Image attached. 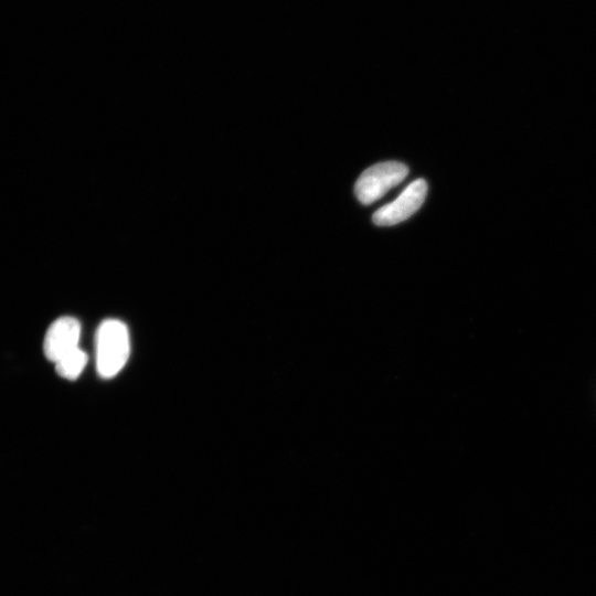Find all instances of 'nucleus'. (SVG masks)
Listing matches in <instances>:
<instances>
[{"instance_id":"obj_1","label":"nucleus","mask_w":596,"mask_h":596,"mask_svg":"<svg viewBox=\"0 0 596 596\" xmlns=\"http://www.w3.org/2000/svg\"><path fill=\"white\" fill-rule=\"evenodd\" d=\"M130 340L127 326L118 319L104 320L96 332V369L103 379L117 375L128 361Z\"/></svg>"},{"instance_id":"obj_2","label":"nucleus","mask_w":596,"mask_h":596,"mask_svg":"<svg viewBox=\"0 0 596 596\" xmlns=\"http://www.w3.org/2000/svg\"><path fill=\"white\" fill-rule=\"evenodd\" d=\"M408 174V168L398 161L376 163L359 177L354 193L362 204H371L383 196L391 188L401 183Z\"/></svg>"},{"instance_id":"obj_3","label":"nucleus","mask_w":596,"mask_h":596,"mask_svg":"<svg viewBox=\"0 0 596 596\" xmlns=\"http://www.w3.org/2000/svg\"><path fill=\"white\" fill-rule=\"evenodd\" d=\"M426 193V181L424 179L415 180L396 200L380 207L373 214V222L379 226H391L405 221L422 206Z\"/></svg>"},{"instance_id":"obj_4","label":"nucleus","mask_w":596,"mask_h":596,"mask_svg":"<svg viewBox=\"0 0 596 596\" xmlns=\"http://www.w3.org/2000/svg\"><path fill=\"white\" fill-rule=\"evenodd\" d=\"M81 323L74 317H61L46 330L43 352L47 360L56 362L66 353L78 348Z\"/></svg>"},{"instance_id":"obj_5","label":"nucleus","mask_w":596,"mask_h":596,"mask_svg":"<svg viewBox=\"0 0 596 596\" xmlns=\"http://www.w3.org/2000/svg\"><path fill=\"white\" fill-rule=\"evenodd\" d=\"M87 354L78 347L55 362L56 373L66 380H76L87 363Z\"/></svg>"}]
</instances>
